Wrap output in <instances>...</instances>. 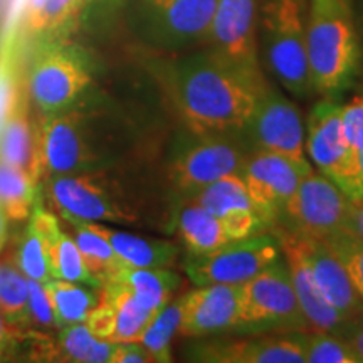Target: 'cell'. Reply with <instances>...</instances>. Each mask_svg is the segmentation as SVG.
Masks as SVG:
<instances>
[{
    "mask_svg": "<svg viewBox=\"0 0 363 363\" xmlns=\"http://www.w3.org/2000/svg\"><path fill=\"white\" fill-rule=\"evenodd\" d=\"M267 83L211 49L179 59L170 72V93L190 133H239L246 130Z\"/></svg>",
    "mask_w": 363,
    "mask_h": 363,
    "instance_id": "1",
    "label": "cell"
},
{
    "mask_svg": "<svg viewBox=\"0 0 363 363\" xmlns=\"http://www.w3.org/2000/svg\"><path fill=\"white\" fill-rule=\"evenodd\" d=\"M306 56L313 89L335 98L350 88L362 59L352 0H308Z\"/></svg>",
    "mask_w": 363,
    "mask_h": 363,
    "instance_id": "2",
    "label": "cell"
},
{
    "mask_svg": "<svg viewBox=\"0 0 363 363\" xmlns=\"http://www.w3.org/2000/svg\"><path fill=\"white\" fill-rule=\"evenodd\" d=\"M306 0H266L261 40L266 62L279 84L298 98L311 94L306 56Z\"/></svg>",
    "mask_w": 363,
    "mask_h": 363,
    "instance_id": "3",
    "label": "cell"
},
{
    "mask_svg": "<svg viewBox=\"0 0 363 363\" xmlns=\"http://www.w3.org/2000/svg\"><path fill=\"white\" fill-rule=\"evenodd\" d=\"M310 330L294 294L288 266L279 259L259 274L239 284L238 316L233 331L262 333V331Z\"/></svg>",
    "mask_w": 363,
    "mask_h": 363,
    "instance_id": "4",
    "label": "cell"
},
{
    "mask_svg": "<svg viewBox=\"0 0 363 363\" xmlns=\"http://www.w3.org/2000/svg\"><path fill=\"white\" fill-rule=\"evenodd\" d=\"M35 130L43 177L94 172L101 167L104 155L94 138L88 113L71 106L45 115Z\"/></svg>",
    "mask_w": 363,
    "mask_h": 363,
    "instance_id": "5",
    "label": "cell"
},
{
    "mask_svg": "<svg viewBox=\"0 0 363 363\" xmlns=\"http://www.w3.org/2000/svg\"><path fill=\"white\" fill-rule=\"evenodd\" d=\"M342 104L326 96L308 116L306 150L316 169L333 182L352 202L363 201L358 150L348 143L342 123Z\"/></svg>",
    "mask_w": 363,
    "mask_h": 363,
    "instance_id": "6",
    "label": "cell"
},
{
    "mask_svg": "<svg viewBox=\"0 0 363 363\" xmlns=\"http://www.w3.org/2000/svg\"><path fill=\"white\" fill-rule=\"evenodd\" d=\"M276 235L254 234L230 240L216 251L190 254L184 269L195 286L242 284L279 259Z\"/></svg>",
    "mask_w": 363,
    "mask_h": 363,
    "instance_id": "7",
    "label": "cell"
},
{
    "mask_svg": "<svg viewBox=\"0 0 363 363\" xmlns=\"http://www.w3.org/2000/svg\"><path fill=\"white\" fill-rule=\"evenodd\" d=\"M352 201L323 174H308L286 202L278 219L284 229L308 239L325 240L343 230Z\"/></svg>",
    "mask_w": 363,
    "mask_h": 363,
    "instance_id": "8",
    "label": "cell"
},
{
    "mask_svg": "<svg viewBox=\"0 0 363 363\" xmlns=\"http://www.w3.org/2000/svg\"><path fill=\"white\" fill-rule=\"evenodd\" d=\"M234 135L192 133L194 140H185L170 163L175 189L192 195L222 177L240 174L247 155L235 143Z\"/></svg>",
    "mask_w": 363,
    "mask_h": 363,
    "instance_id": "9",
    "label": "cell"
},
{
    "mask_svg": "<svg viewBox=\"0 0 363 363\" xmlns=\"http://www.w3.org/2000/svg\"><path fill=\"white\" fill-rule=\"evenodd\" d=\"M91 83L88 62L71 48H49L34 59L29 71V96L44 115L65 111Z\"/></svg>",
    "mask_w": 363,
    "mask_h": 363,
    "instance_id": "10",
    "label": "cell"
},
{
    "mask_svg": "<svg viewBox=\"0 0 363 363\" xmlns=\"http://www.w3.org/2000/svg\"><path fill=\"white\" fill-rule=\"evenodd\" d=\"M49 197L65 220L133 222V208L120 201L108 180L94 172L56 175L49 182Z\"/></svg>",
    "mask_w": 363,
    "mask_h": 363,
    "instance_id": "11",
    "label": "cell"
},
{
    "mask_svg": "<svg viewBox=\"0 0 363 363\" xmlns=\"http://www.w3.org/2000/svg\"><path fill=\"white\" fill-rule=\"evenodd\" d=\"M257 148L278 153L298 167L303 175L311 174V163L305 155L301 116L296 106L269 84L262 91L246 130Z\"/></svg>",
    "mask_w": 363,
    "mask_h": 363,
    "instance_id": "12",
    "label": "cell"
},
{
    "mask_svg": "<svg viewBox=\"0 0 363 363\" xmlns=\"http://www.w3.org/2000/svg\"><path fill=\"white\" fill-rule=\"evenodd\" d=\"M257 0H219L206 40L211 51L240 69L261 74Z\"/></svg>",
    "mask_w": 363,
    "mask_h": 363,
    "instance_id": "13",
    "label": "cell"
},
{
    "mask_svg": "<svg viewBox=\"0 0 363 363\" xmlns=\"http://www.w3.org/2000/svg\"><path fill=\"white\" fill-rule=\"evenodd\" d=\"M219 0H143L142 12L153 43L180 51L206 40Z\"/></svg>",
    "mask_w": 363,
    "mask_h": 363,
    "instance_id": "14",
    "label": "cell"
},
{
    "mask_svg": "<svg viewBox=\"0 0 363 363\" xmlns=\"http://www.w3.org/2000/svg\"><path fill=\"white\" fill-rule=\"evenodd\" d=\"M240 177L262 219L272 225L305 175L288 158L257 148L246 157Z\"/></svg>",
    "mask_w": 363,
    "mask_h": 363,
    "instance_id": "15",
    "label": "cell"
},
{
    "mask_svg": "<svg viewBox=\"0 0 363 363\" xmlns=\"http://www.w3.org/2000/svg\"><path fill=\"white\" fill-rule=\"evenodd\" d=\"M189 360L207 363H305L303 331L195 343Z\"/></svg>",
    "mask_w": 363,
    "mask_h": 363,
    "instance_id": "16",
    "label": "cell"
},
{
    "mask_svg": "<svg viewBox=\"0 0 363 363\" xmlns=\"http://www.w3.org/2000/svg\"><path fill=\"white\" fill-rule=\"evenodd\" d=\"M98 305L86 316L84 325L99 340L111 343L140 342L157 311H150L115 279L101 286Z\"/></svg>",
    "mask_w": 363,
    "mask_h": 363,
    "instance_id": "17",
    "label": "cell"
},
{
    "mask_svg": "<svg viewBox=\"0 0 363 363\" xmlns=\"http://www.w3.org/2000/svg\"><path fill=\"white\" fill-rule=\"evenodd\" d=\"M274 235L278 239L279 247L284 251L294 294H296L299 308L310 325V330L343 335L353 321L348 320L342 311H338L320 291L305 254H303L298 235L284 227L276 230Z\"/></svg>",
    "mask_w": 363,
    "mask_h": 363,
    "instance_id": "18",
    "label": "cell"
},
{
    "mask_svg": "<svg viewBox=\"0 0 363 363\" xmlns=\"http://www.w3.org/2000/svg\"><path fill=\"white\" fill-rule=\"evenodd\" d=\"M180 328L187 338H202L233 331L238 316L239 284L197 286L179 298Z\"/></svg>",
    "mask_w": 363,
    "mask_h": 363,
    "instance_id": "19",
    "label": "cell"
},
{
    "mask_svg": "<svg viewBox=\"0 0 363 363\" xmlns=\"http://www.w3.org/2000/svg\"><path fill=\"white\" fill-rule=\"evenodd\" d=\"M298 235V234H296ZM299 238L303 254H305L308 266H310L313 278L323 296L342 311L348 320L355 321L363 316V299L353 288L350 278L337 254L325 240Z\"/></svg>",
    "mask_w": 363,
    "mask_h": 363,
    "instance_id": "20",
    "label": "cell"
},
{
    "mask_svg": "<svg viewBox=\"0 0 363 363\" xmlns=\"http://www.w3.org/2000/svg\"><path fill=\"white\" fill-rule=\"evenodd\" d=\"M30 222L38 227L45 242L52 278L99 288L96 279L91 276L88 267H86L74 239L61 229L57 219L51 212H48L39 203H35Z\"/></svg>",
    "mask_w": 363,
    "mask_h": 363,
    "instance_id": "21",
    "label": "cell"
},
{
    "mask_svg": "<svg viewBox=\"0 0 363 363\" xmlns=\"http://www.w3.org/2000/svg\"><path fill=\"white\" fill-rule=\"evenodd\" d=\"M0 162L22 170L38 185L43 179L38 130L29 120V106L24 93H21L16 106L0 128Z\"/></svg>",
    "mask_w": 363,
    "mask_h": 363,
    "instance_id": "22",
    "label": "cell"
},
{
    "mask_svg": "<svg viewBox=\"0 0 363 363\" xmlns=\"http://www.w3.org/2000/svg\"><path fill=\"white\" fill-rule=\"evenodd\" d=\"M94 229L115 249L123 266L128 267H170L179 256V246L170 240L145 239L123 230L93 222Z\"/></svg>",
    "mask_w": 363,
    "mask_h": 363,
    "instance_id": "23",
    "label": "cell"
},
{
    "mask_svg": "<svg viewBox=\"0 0 363 363\" xmlns=\"http://www.w3.org/2000/svg\"><path fill=\"white\" fill-rule=\"evenodd\" d=\"M110 279L123 284L136 301L150 311H158L172 301L177 288L180 286V276L169 267L123 266Z\"/></svg>",
    "mask_w": 363,
    "mask_h": 363,
    "instance_id": "24",
    "label": "cell"
},
{
    "mask_svg": "<svg viewBox=\"0 0 363 363\" xmlns=\"http://www.w3.org/2000/svg\"><path fill=\"white\" fill-rule=\"evenodd\" d=\"M177 225L189 254H206L230 242L220 217L195 203L182 208Z\"/></svg>",
    "mask_w": 363,
    "mask_h": 363,
    "instance_id": "25",
    "label": "cell"
},
{
    "mask_svg": "<svg viewBox=\"0 0 363 363\" xmlns=\"http://www.w3.org/2000/svg\"><path fill=\"white\" fill-rule=\"evenodd\" d=\"M72 227V239H74L76 246H78L81 256H83L84 264L88 267L96 283L101 286L116 274L118 271L123 267L115 249L111 244L103 238L101 234L94 229L93 222L83 220H66Z\"/></svg>",
    "mask_w": 363,
    "mask_h": 363,
    "instance_id": "26",
    "label": "cell"
},
{
    "mask_svg": "<svg viewBox=\"0 0 363 363\" xmlns=\"http://www.w3.org/2000/svg\"><path fill=\"white\" fill-rule=\"evenodd\" d=\"M44 286L49 299H51L57 328H65V326L74 323H84L89 311L98 305L99 294L93 291V286L86 288V284L83 286L56 278L49 279Z\"/></svg>",
    "mask_w": 363,
    "mask_h": 363,
    "instance_id": "27",
    "label": "cell"
},
{
    "mask_svg": "<svg viewBox=\"0 0 363 363\" xmlns=\"http://www.w3.org/2000/svg\"><path fill=\"white\" fill-rule=\"evenodd\" d=\"M190 203L201 206L214 216H222L224 212L233 211V208H251V211L257 212V216L262 219L259 208L252 202L240 174L225 175L206 185V187L199 189L197 192L192 194Z\"/></svg>",
    "mask_w": 363,
    "mask_h": 363,
    "instance_id": "28",
    "label": "cell"
},
{
    "mask_svg": "<svg viewBox=\"0 0 363 363\" xmlns=\"http://www.w3.org/2000/svg\"><path fill=\"white\" fill-rule=\"evenodd\" d=\"M38 184L24 172L0 162V206L9 220L24 222L33 214Z\"/></svg>",
    "mask_w": 363,
    "mask_h": 363,
    "instance_id": "29",
    "label": "cell"
},
{
    "mask_svg": "<svg viewBox=\"0 0 363 363\" xmlns=\"http://www.w3.org/2000/svg\"><path fill=\"white\" fill-rule=\"evenodd\" d=\"M180 328L179 299L169 301L157 311L142 335L140 343L147 348L153 362H172V342Z\"/></svg>",
    "mask_w": 363,
    "mask_h": 363,
    "instance_id": "30",
    "label": "cell"
},
{
    "mask_svg": "<svg viewBox=\"0 0 363 363\" xmlns=\"http://www.w3.org/2000/svg\"><path fill=\"white\" fill-rule=\"evenodd\" d=\"M115 345L104 342L91 333L84 323H74L65 326L59 338L62 355L69 362H86V363H103L110 362Z\"/></svg>",
    "mask_w": 363,
    "mask_h": 363,
    "instance_id": "31",
    "label": "cell"
},
{
    "mask_svg": "<svg viewBox=\"0 0 363 363\" xmlns=\"http://www.w3.org/2000/svg\"><path fill=\"white\" fill-rule=\"evenodd\" d=\"M29 279L9 264H0V313L7 323L19 325L29 320Z\"/></svg>",
    "mask_w": 363,
    "mask_h": 363,
    "instance_id": "32",
    "label": "cell"
},
{
    "mask_svg": "<svg viewBox=\"0 0 363 363\" xmlns=\"http://www.w3.org/2000/svg\"><path fill=\"white\" fill-rule=\"evenodd\" d=\"M305 363H360L347 340L330 331H303Z\"/></svg>",
    "mask_w": 363,
    "mask_h": 363,
    "instance_id": "33",
    "label": "cell"
},
{
    "mask_svg": "<svg viewBox=\"0 0 363 363\" xmlns=\"http://www.w3.org/2000/svg\"><path fill=\"white\" fill-rule=\"evenodd\" d=\"M19 266L29 279L39 281V283H48L49 279H52L45 242L33 222H29L24 239H22L19 249Z\"/></svg>",
    "mask_w": 363,
    "mask_h": 363,
    "instance_id": "34",
    "label": "cell"
},
{
    "mask_svg": "<svg viewBox=\"0 0 363 363\" xmlns=\"http://www.w3.org/2000/svg\"><path fill=\"white\" fill-rule=\"evenodd\" d=\"M325 242L337 254L358 296L363 299V240L347 230H338L325 239Z\"/></svg>",
    "mask_w": 363,
    "mask_h": 363,
    "instance_id": "35",
    "label": "cell"
},
{
    "mask_svg": "<svg viewBox=\"0 0 363 363\" xmlns=\"http://www.w3.org/2000/svg\"><path fill=\"white\" fill-rule=\"evenodd\" d=\"M83 0H29L27 24L33 30L56 29L79 11Z\"/></svg>",
    "mask_w": 363,
    "mask_h": 363,
    "instance_id": "36",
    "label": "cell"
},
{
    "mask_svg": "<svg viewBox=\"0 0 363 363\" xmlns=\"http://www.w3.org/2000/svg\"><path fill=\"white\" fill-rule=\"evenodd\" d=\"M217 217H220L229 240H238L259 234L266 227V222L251 208H233V211H227Z\"/></svg>",
    "mask_w": 363,
    "mask_h": 363,
    "instance_id": "37",
    "label": "cell"
},
{
    "mask_svg": "<svg viewBox=\"0 0 363 363\" xmlns=\"http://www.w3.org/2000/svg\"><path fill=\"white\" fill-rule=\"evenodd\" d=\"M27 311H29L30 320H34L39 326H44V328L57 326L51 299H49V294L45 291L44 283L29 279V303H27Z\"/></svg>",
    "mask_w": 363,
    "mask_h": 363,
    "instance_id": "38",
    "label": "cell"
},
{
    "mask_svg": "<svg viewBox=\"0 0 363 363\" xmlns=\"http://www.w3.org/2000/svg\"><path fill=\"white\" fill-rule=\"evenodd\" d=\"M342 123L348 143L353 148L363 150V94L342 108Z\"/></svg>",
    "mask_w": 363,
    "mask_h": 363,
    "instance_id": "39",
    "label": "cell"
},
{
    "mask_svg": "<svg viewBox=\"0 0 363 363\" xmlns=\"http://www.w3.org/2000/svg\"><path fill=\"white\" fill-rule=\"evenodd\" d=\"M153 362L147 348L140 342L116 343L110 363H147Z\"/></svg>",
    "mask_w": 363,
    "mask_h": 363,
    "instance_id": "40",
    "label": "cell"
},
{
    "mask_svg": "<svg viewBox=\"0 0 363 363\" xmlns=\"http://www.w3.org/2000/svg\"><path fill=\"white\" fill-rule=\"evenodd\" d=\"M342 337L347 340L348 345L352 347V350L355 352L358 362L363 363V316L353 321Z\"/></svg>",
    "mask_w": 363,
    "mask_h": 363,
    "instance_id": "41",
    "label": "cell"
},
{
    "mask_svg": "<svg viewBox=\"0 0 363 363\" xmlns=\"http://www.w3.org/2000/svg\"><path fill=\"white\" fill-rule=\"evenodd\" d=\"M343 230H347V233L357 235L358 239L363 240V201L350 203Z\"/></svg>",
    "mask_w": 363,
    "mask_h": 363,
    "instance_id": "42",
    "label": "cell"
},
{
    "mask_svg": "<svg viewBox=\"0 0 363 363\" xmlns=\"http://www.w3.org/2000/svg\"><path fill=\"white\" fill-rule=\"evenodd\" d=\"M7 225H9V217L6 214V211L2 208V206H0V251H2V247L6 246Z\"/></svg>",
    "mask_w": 363,
    "mask_h": 363,
    "instance_id": "43",
    "label": "cell"
},
{
    "mask_svg": "<svg viewBox=\"0 0 363 363\" xmlns=\"http://www.w3.org/2000/svg\"><path fill=\"white\" fill-rule=\"evenodd\" d=\"M7 337H9V330L6 325V318H4L2 313H0V353H2L4 347H6Z\"/></svg>",
    "mask_w": 363,
    "mask_h": 363,
    "instance_id": "44",
    "label": "cell"
},
{
    "mask_svg": "<svg viewBox=\"0 0 363 363\" xmlns=\"http://www.w3.org/2000/svg\"><path fill=\"white\" fill-rule=\"evenodd\" d=\"M358 160H360V172H362V179H363V150H358Z\"/></svg>",
    "mask_w": 363,
    "mask_h": 363,
    "instance_id": "45",
    "label": "cell"
}]
</instances>
